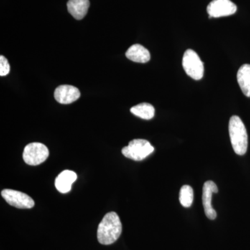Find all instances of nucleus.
<instances>
[{
  "instance_id": "f257e3e1",
  "label": "nucleus",
  "mask_w": 250,
  "mask_h": 250,
  "mask_svg": "<svg viewBox=\"0 0 250 250\" xmlns=\"http://www.w3.org/2000/svg\"><path fill=\"white\" fill-rule=\"evenodd\" d=\"M123 226L121 219L115 212L106 213L98 228L99 243L104 246L113 244L121 236Z\"/></svg>"
},
{
  "instance_id": "f03ea898",
  "label": "nucleus",
  "mask_w": 250,
  "mask_h": 250,
  "mask_svg": "<svg viewBox=\"0 0 250 250\" xmlns=\"http://www.w3.org/2000/svg\"><path fill=\"white\" fill-rule=\"evenodd\" d=\"M229 133L235 153L238 155H244L248 150V136L246 126L239 117H231L229 123Z\"/></svg>"
},
{
  "instance_id": "7ed1b4c3",
  "label": "nucleus",
  "mask_w": 250,
  "mask_h": 250,
  "mask_svg": "<svg viewBox=\"0 0 250 250\" xmlns=\"http://www.w3.org/2000/svg\"><path fill=\"white\" fill-rule=\"evenodd\" d=\"M154 151L149 141L144 139H134L122 149L125 157L136 161L144 160Z\"/></svg>"
},
{
  "instance_id": "20e7f679",
  "label": "nucleus",
  "mask_w": 250,
  "mask_h": 250,
  "mask_svg": "<svg viewBox=\"0 0 250 250\" xmlns=\"http://www.w3.org/2000/svg\"><path fill=\"white\" fill-rule=\"evenodd\" d=\"M182 65L186 73L193 80H200L203 77L205 71L203 62L198 54L192 49H189L186 51Z\"/></svg>"
},
{
  "instance_id": "39448f33",
  "label": "nucleus",
  "mask_w": 250,
  "mask_h": 250,
  "mask_svg": "<svg viewBox=\"0 0 250 250\" xmlns=\"http://www.w3.org/2000/svg\"><path fill=\"white\" fill-rule=\"evenodd\" d=\"M23 159L29 166H39L49 156V149L41 143H31L24 147Z\"/></svg>"
},
{
  "instance_id": "423d86ee",
  "label": "nucleus",
  "mask_w": 250,
  "mask_h": 250,
  "mask_svg": "<svg viewBox=\"0 0 250 250\" xmlns=\"http://www.w3.org/2000/svg\"><path fill=\"white\" fill-rule=\"evenodd\" d=\"M1 194L9 205L18 208H31L35 205L33 199L24 192L11 189H4Z\"/></svg>"
},
{
  "instance_id": "0eeeda50",
  "label": "nucleus",
  "mask_w": 250,
  "mask_h": 250,
  "mask_svg": "<svg viewBox=\"0 0 250 250\" xmlns=\"http://www.w3.org/2000/svg\"><path fill=\"white\" fill-rule=\"evenodd\" d=\"M236 11V5L230 0H213L207 6V12L210 18L231 16Z\"/></svg>"
},
{
  "instance_id": "6e6552de",
  "label": "nucleus",
  "mask_w": 250,
  "mask_h": 250,
  "mask_svg": "<svg viewBox=\"0 0 250 250\" xmlns=\"http://www.w3.org/2000/svg\"><path fill=\"white\" fill-rule=\"evenodd\" d=\"M218 192V187L212 181H207L204 184L203 192H202V204L206 216L210 220H215L217 217L216 211L211 205L212 195Z\"/></svg>"
},
{
  "instance_id": "1a4fd4ad",
  "label": "nucleus",
  "mask_w": 250,
  "mask_h": 250,
  "mask_svg": "<svg viewBox=\"0 0 250 250\" xmlns=\"http://www.w3.org/2000/svg\"><path fill=\"white\" fill-rule=\"evenodd\" d=\"M80 90L70 85H62L57 87L54 91V98L59 103L69 104L80 98Z\"/></svg>"
},
{
  "instance_id": "9d476101",
  "label": "nucleus",
  "mask_w": 250,
  "mask_h": 250,
  "mask_svg": "<svg viewBox=\"0 0 250 250\" xmlns=\"http://www.w3.org/2000/svg\"><path fill=\"white\" fill-rule=\"evenodd\" d=\"M77 175L71 170H64L56 178L55 187L61 193H67L71 190L72 184L77 180Z\"/></svg>"
},
{
  "instance_id": "9b49d317",
  "label": "nucleus",
  "mask_w": 250,
  "mask_h": 250,
  "mask_svg": "<svg viewBox=\"0 0 250 250\" xmlns=\"http://www.w3.org/2000/svg\"><path fill=\"white\" fill-rule=\"evenodd\" d=\"M89 6V0H69L67 4L68 12L78 21L85 17Z\"/></svg>"
},
{
  "instance_id": "f8f14e48",
  "label": "nucleus",
  "mask_w": 250,
  "mask_h": 250,
  "mask_svg": "<svg viewBox=\"0 0 250 250\" xmlns=\"http://www.w3.org/2000/svg\"><path fill=\"white\" fill-rule=\"evenodd\" d=\"M126 57L132 62L141 63L149 62L151 57L148 49L140 44L131 45L126 51Z\"/></svg>"
},
{
  "instance_id": "ddd939ff",
  "label": "nucleus",
  "mask_w": 250,
  "mask_h": 250,
  "mask_svg": "<svg viewBox=\"0 0 250 250\" xmlns=\"http://www.w3.org/2000/svg\"><path fill=\"white\" fill-rule=\"evenodd\" d=\"M237 80L241 89L246 96L250 98V65H242L237 73Z\"/></svg>"
},
{
  "instance_id": "4468645a",
  "label": "nucleus",
  "mask_w": 250,
  "mask_h": 250,
  "mask_svg": "<svg viewBox=\"0 0 250 250\" xmlns=\"http://www.w3.org/2000/svg\"><path fill=\"white\" fill-rule=\"evenodd\" d=\"M131 113L144 120H151L154 118L155 109L149 103H141L131 108Z\"/></svg>"
},
{
  "instance_id": "2eb2a0df",
  "label": "nucleus",
  "mask_w": 250,
  "mask_h": 250,
  "mask_svg": "<svg viewBox=\"0 0 250 250\" xmlns=\"http://www.w3.org/2000/svg\"><path fill=\"white\" fill-rule=\"evenodd\" d=\"M179 202L185 208H188L193 202V189L188 185L181 188L179 192Z\"/></svg>"
},
{
  "instance_id": "dca6fc26",
  "label": "nucleus",
  "mask_w": 250,
  "mask_h": 250,
  "mask_svg": "<svg viewBox=\"0 0 250 250\" xmlns=\"http://www.w3.org/2000/svg\"><path fill=\"white\" fill-rule=\"evenodd\" d=\"M10 65L7 59L4 56H0V76L4 77L9 75Z\"/></svg>"
}]
</instances>
